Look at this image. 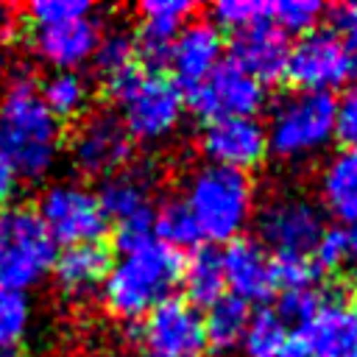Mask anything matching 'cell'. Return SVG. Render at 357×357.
I'll return each instance as SVG.
<instances>
[{"instance_id": "obj_28", "label": "cell", "mask_w": 357, "mask_h": 357, "mask_svg": "<svg viewBox=\"0 0 357 357\" xmlns=\"http://www.w3.org/2000/svg\"><path fill=\"white\" fill-rule=\"evenodd\" d=\"M293 332L287 324L273 312V307H262L251 312L245 332L240 337V349L245 357H279L290 343Z\"/></svg>"}, {"instance_id": "obj_25", "label": "cell", "mask_w": 357, "mask_h": 357, "mask_svg": "<svg viewBox=\"0 0 357 357\" xmlns=\"http://www.w3.org/2000/svg\"><path fill=\"white\" fill-rule=\"evenodd\" d=\"M39 98L47 112L64 126L67 120H78L86 114L92 100V84L78 70H53L39 84Z\"/></svg>"}, {"instance_id": "obj_23", "label": "cell", "mask_w": 357, "mask_h": 357, "mask_svg": "<svg viewBox=\"0 0 357 357\" xmlns=\"http://www.w3.org/2000/svg\"><path fill=\"white\" fill-rule=\"evenodd\" d=\"M312 262L324 282L335 287H349L357 282V226H326L318 245L312 248Z\"/></svg>"}, {"instance_id": "obj_13", "label": "cell", "mask_w": 357, "mask_h": 357, "mask_svg": "<svg viewBox=\"0 0 357 357\" xmlns=\"http://www.w3.org/2000/svg\"><path fill=\"white\" fill-rule=\"evenodd\" d=\"M198 142L209 165L231 167L240 173L257 170L268 156L265 126L257 117H223L204 123Z\"/></svg>"}, {"instance_id": "obj_6", "label": "cell", "mask_w": 357, "mask_h": 357, "mask_svg": "<svg viewBox=\"0 0 357 357\" xmlns=\"http://www.w3.org/2000/svg\"><path fill=\"white\" fill-rule=\"evenodd\" d=\"M56 254L59 245L33 209L8 206L0 212V287L28 293L53 271Z\"/></svg>"}, {"instance_id": "obj_12", "label": "cell", "mask_w": 357, "mask_h": 357, "mask_svg": "<svg viewBox=\"0 0 357 357\" xmlns=\"http://www.w3.org/2000/svg\"><path fill=\"white\" fill-rule=\"evenodd\" d=\"M134 142L112 112H92L81 117L70 137V162L81 176L106 178L131 165Z\"/></svg>"}, {"instance_id": "obj_29", "label": "cell", "mask_w": 357, "mask_h": 357, "mask_svg": "<svg viewBox=\"0 0 357 357\" xmlns=\"http://www.w3.org/2000/svg\"><path fill=\"white\" fill-rule=\"evenodd\" d=\"M33 307L28 293L0 287V357H17L28 337Z\"/></svg>"}, {"instance_id": "obj_21", "label": "cell", "mask_w": 357, "mask_h": 357, "mask_svg": "<svg viewBox=\"0 0 357 357\" xmlns=\"http://www.w3.org/2000/svg\"><path fill=\"white\" fill-rule=\"evenodd\" d=\"M114 262V251L100 240V243H81V245H67L56 254L53 262V279L56 287L70 296V298H86L89 293L100 290L109 268Z\"/></svg>"}, {"instance_id": "obj_38", "label": "cell", "mask_w": 357, "mask_h": 357, "mask_svg": "<svg viewBox=\"0 0 357 357\" xmlns=\"http://www.w3.org/2000/svg\"><path fill=\"white\" fill-rule=\"evenodd\" d=\"M14 192H17V176H14V170L0 159V212L8 209V201L14 198Z\"/></svg>"}, {"instance_id": "obj_26", "label": "cell", "mask_w": 357, "mask_h": 357, "mask_svg": "<svg viewBox=\"0 0 357 357\" xmlns=\"http://www.w3.org/2000/svg\"><path fill=\"white\" fill-rule=\"evenodd\" d=\"M248 318H251V304L240 301L231 293L220 296L212 307H206V315H204L206 346L212 351H231L234 346H240Z\"/></svg>"}, {"instance_id": "obj_22", "label": "cell", "mask_w": 357, "mask_h": 357, "mask_svg": "<svg viewBox=\"0 0 357 357\" xmlns=\"http://www.w3.org/2000/svg\"><path fill=\"white\" fill-rule=\"evenodd\" d=\"M318 192L326 215H332L340 226H357V151L343 148L326 159Z\"/></svg>"}, {"instance_id": "obj_20", "label": "cell", "mask_w": 357, "mask_h": 357, "mask_svg": "<svg viewBox=\"0 0 357 357\" xmlns=\"http://www.w3.org/2000/svg\"><path fill=\"white\" fill-rule=\"evenodd\" d=\"M153 184L156 170L151 165H128L100 181L98 204L112 226H120L134 218L153 215Z\"/></svg>"}, {"instance_id": "obj_37", "label": "cell", "mask_w": 357, "mask_h": 357, "mask_svg": "<svg viewBox=\"0 0 357 357\" xmlns=\"http://www.w3.org/2000/svg\"><path fill=\"white\" fill-rule=\"evenodd\" d=\"M335 139L346 151H357V84L343 89L335 109Z\"/></svg>"}, {"instance_id": "obj_39", "label": "cell", "mask_w": 357, "mask_h": 357, "mask_svg": "<svg viewBox=\"0 0 357 357\" xmlns=\"http://www.w3.org/2000/svg\"><path fill=\"white\" fill-rule=\"evenodd\" d=\"M279 357H315V354H312V351H310V349H307V346L293 335V337H290V343L284 346V351H282Z\"/></svg>"}, {"instance_id": "obj_24", "label": "cell", "mask_w": 357, "mask_h": 357, "mask_svg": "<svg viewBox=\"0 0 357 357\" xmlns=\"http://www.w3.org/2000/svg\"><path fill=\"white\" fill-rule=\"evenodd\" d=\"M184 287V301L192 304L195 310L212 307L220 296H226V279L220 268V251L212 245H198L184 257L181 268V284Z\"/></svg>"}, {"instance_id": "obj_17", "label": "cell", "mask_w": 357, "mask_h": 357, "mask_svg": "<svg viewBox=\"0 0 357 357\" xmlns=\"http://www.w3.org/2000/svg\"><path fill=\"white\" fill-rule=\"evenodd\" d=\"M287 53H290V42L271 22V17L231 33V45H229V59L251 78H257L262 86L284 81Z\"/></svg>"}, {"instance_id": "obj_7", "label": "cell", "mask_w": 357, "mask_h": 357, "mask_svg": "<svg viewBox=\"0 0 357 357\" xmlns=\"http://www.w3.org/2000/svg\"><path fill=\"white\" fill-rule=\"evenodd\" d=\"M36 218L56 245L100 243L109 231V220L98 204L95 190L78 181H56L42 190L36 201Z\"/></svg>"}, {"instance_id": "obj_10", "label": "cell", "mask_w": 357, "mask_h": 357, "mask_svg": "<svg viewBox=\"0 0 357 357\" xmlns=\"http://www.w3.org/2000/svg\"><path fill=\"white\" fill-rule=\"evenodd\" d=\"M265 100V86L245 70H240L231 59H223L204 84L184 92V103L204 123L223 117H257Z\"/></svg>"}, {"instance_id": "obj_35", "label": "cell", "mask_w": 357, "mask_h": 357, "mask_svg": "<svg viewBox=\"0 0 357 357\" xmlns=\"http://www.w3.org/2000/svg\"><path fill=\"white\" fill-rule=\"evenodd\" d=\"M324 296L318 290H293V293H279L273 312L287 324V329L296 335L321 307Z\"/></svg>"}, {"instance_id": "obj_30", "label": "cell", "mask_w": 357, "mask_h": 357, "mask_svg": "<svg viewBox=\"0 0 357 357\" xmlns=\"http://www.w3.org/2000/svg\"><path fill=\"white\" fill-rule=\"evenodd\" d=\"M92 61H95V70L103 81L128 70V67H134V64H139L134 33H128L123 28H112L109 33H100L98 47L92 53Z\"/></svg>"}, {"instance_id": "obj_4", "label": "cell", "mask_w": 357, "mask_h": 357, "mask_svg": "<svg viewBox=\"0 0 357 357\" xmlns=\"http://www.w3.org/2000/svg\"><path fill=\"white\" fill-rule=\"evenodd\" d=\"M198 223L204 245L209 243H231L243 234L254 215V181L248 173L201 165L190 173L184 195H181Z\"/></svg>"}, {"instance_id": "obj_33", "label": "cell", "mask_w": 357, "mask_h": 357, "mask_svg": "<svg viewBox=\"0 0 357 357\" xmlns=\"http://www.w3.org/2000/svg\"><path fill=\"white\" fill-rule=\"evenodd\" d=\"M271 17V3H259V0H218L215 6H209V22L223 33V31H243L259 20Z\"/></svg>"}, {"instance_id": "obj_19", "label": "cell", "mask_w": 357, "mask_h": 357, "mask_svg": "<svg viewBox=\"0 0 357 357\" xmlns=\"http://www.w3.org/2000/svg\"><path fill=\"white\" fill-rule=\"evenodd\" d=\"M296 337L315 357H357V310L346 298L324 296L318 312L296 332Z\"/></svg>"}, {"instance_id": "obj_40", "label": "cell", "mask_w": 357, "mask_h": 357, "mask_svg": "<svg viewBox=\"0 0 357 357\" xmlns=\"http://www.w3.org/2000/svg\"><path fill=\"white\" fill-rule=\"evenodd\" d=\"M346 301H349V304H351V307L357 310V282L351 284V290H349V298H346Z\"/></svg>"}, {"instance_id": "obj_32", "label": "cell", "mask_w": 357, "mask_h": 357, "mask_svg": "<svg viewBox=\"0 0 357 357\" xmlns=\"http://www.w3.org/2000/svg\"><path fill=\"white\" fill-rule=\"evenodd\" d=\"M326 14V3L321 0H282V3H271V22L287 36H304L315 28H321Z\"/></svg>"}, {"instance_id": "obj_36", "label": "cell", "mask_w": 357, "mask_h": 357, "mask_svg": "<svg viewBox=\"0 0 357 357\" xmlns=\"http://www.w3.org/2000/svg\"><path fill=\"white\" fill-rule=\"evenodd\" d=\"M324 20L329 22L326 28L340 36L343 50H346V61H349V73L357 75V3L326 6Z\"/></svg>"}, {"instance_id": "obj_3", "label": "cell", "mask_w": 357, "mask_h": 357, "mask_svg": "<svg viewBox=\"0 0 357 357\" xmlns=\"http://www.w3.org/2000/svg\"><path fill=\"white\" fill-rule=\"evenodd\" d=\"M103 86L117 103V117L131 142H165L184 117V92L170 81L167 73H153L134 64L106 78Z\"/></svg>"}, {"instance_id": "obj_5", "label": "cell", "mask_w": 357, "mask_h": 357, "mask_svg": "<svg viewBox=\"0 0 357 357\" xmlns=\"http://www.w3.org/2000/svg\"><path fill=\"white\" fill-rule=\"evenodd\" d=\"M335 92H287L282 95L265 126L268 151L284 162L321 153L335 139Z\"/></svg>"}, {"instance_id": "obj_16", "label": "cell", "mask_w": 357, "mask_h": 357, "mask_svg": "<svg viewBox=\"0 0 357 357\" xmlns=\"http://www.w3.org/2000/svg\"><path fill=\"white\" fill-rule=\"evenodd\" d=\"M220 268L226 279V293L237 296L245 304L268 301L276 293L271 273V251L251 234H240L223 245Z\"/></svg>"}, {"instance_id": "obj_14", "label": "cell", "mask_w": 357, "mask_h": 357, "mask_svg": "<svg viewBox=\"0 0 357 357\" xmlns=\"http://www.w3.org/2000/svg\"><path fill=\"white\" fill-rule=\"evenodd\" d=\"M223 50H226L223 33L206 17L201 20L192 17L173 39L165 73L181 92H190L212 75V70L223 61Z\"/></svg>"}, {"instance_id": "obj_15", "label": "cell", "mask_w": 357, "mask_h": 357, "mask_svg": "<svg viewBox=\"0 0 357 357\" xmlns=\"http://www.w3.org/2000/svg\"><path fill=\"white\" fill-rule=\"evenodd\" d=\"M195 14V3L190 0H145L137 6V31L134 45L139 64L153 73H165L167 53L173 39Z\"/></svg>"}, {"instance_id": "obj_34", "label": "cell", "mask_w": 357, "mask_h": 357, "mask_svg": "<svg viewBox=\"0 0 357 357\" xmlns=\"http://www.w3.org/2000/svg\"><path fill=\"white\" fill-rule=\"evenodd\" d=\"M92 11L95 8L86 0H33L25 6V20L31 22V28H45L92 17Z\"/></svg>"}, {"instance_id": "obj_31", "label": "cell", "mask_w": 357, "mask_h": 357, "mask_svg": "<svg viewBox=\"0 0 357 357\" xmlns=\"http://www.w3.org/2000/svg\"><path fill=\"white\" fill-rule=\"evenodd\" d=\"M271 273L279 293L315 290V284L324 282L321 271L312 262V254H271Z\"/></svg>"}, {"instance_id": "obj_2", "label": "cell", "mask_w": 357, "mask_h": 357, "mask_svg": "<svg viewBox=\"0 0 357 357\" xmlns=\"http://www.w3.org/2000/svg\"><path fill=\"white\" fill-rule=\"evenodd\" d=\"M181 268L184 254L159 240L126 254H114L109 276L100 287L106 310L128 324L142 321L162 301L173 298V290L181 284Z\"/></svg>"}, {"instance_id": "obj_27", "label": "cell", "mask_w": 357, "mask_h": 357, "mask_svg": "<svg viewBox=\"0 0 357 357\" xmlns=\"http://www.w3.org/2000/svg\"><path fill=\"white\" fill-rule=\"evenodd\" d=\"M153 237L173 251H192L204 243L198 223L181 195H170L159 206H153Z\"/></svg>"}, {"instance_id": "obj_11", "label": "cell", "mask_w": 357, "mask_h": 357, "mask_svg": "<svg viewBox=\"0 0 357 357\" xmlns=\"http://www.w3.org/2000/svg\"><path fill=\"white\" fill-rule=\"evenodd\" d=\"M351 78L343 42L329 28H315L290 45L284 81L296 92H332Z\"/></svg>"}, {"instance_id": "obj_18", "label": "cell", "mask_w": 357, "mask_h": 357, "mask_svg": "<svg viewBox=\"0 0 357 357\" xmlns=\"http://www.w3.org/2000/svg\"><path fill=\"white\" fill-rule=\"evenodd\" d=\"M98 39H100V22L95 17L31 28L33 53L53 70H78L81 64L92 61Z\"/></svg>"}, {"instance_id": "obj_1", "label": "cell", "mask_w": 357, "mask_h": 357, "mask_svg": "<svg viewBox=\"0 0 357 357\" xmlns=\"http://www.w3.org/2000/svg\"><path fill=\"white\" fill-rule=\"evenodd\" d=\"M64 126L39 98V84L20 73L0 92V159L17 178H45L61 153Z\"/></svg>"}, {"instance_id": "obj_9", "label": "cell", "mask_w": 357, "mask_h": 357, "mask_svg": "<svg viewBox=\"0 0 357 357\" xmlns=\"http://www.w3.org/2000/svg\"><path fill=\"white\" fill-rule=\"evenodd\" d=\"M324 229V209L296 192L273 195L257 212V240L271 254H312Z\"/></svg>"}, {"instance_id": "obj_8", "label": "cell", "mask_w": 357, "mask_h": 357, "mask_svg": "<svg viewBox=\"0 0 357 357\" xmlns=\"http://www.w3.org/2000/svg\"><path fill=\"white\" fill-rule=\"evenodd\" d=\"M128 332L139 349V357H204L209 351L204 315L184 298H167L151 310Z\"/></svg>"}]
</instances>
